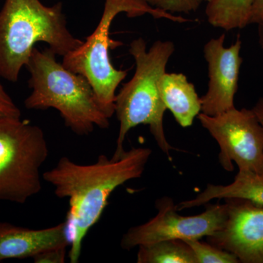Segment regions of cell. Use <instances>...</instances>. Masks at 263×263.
I'll use <instances>...</instances> for the list:
<instances>
[{"mask_svg":"<svg viewBox=\"0 0 263 263\" xmlns=\"http://www.w3.org/2000/svg\"><path fill=\"white\" fill-rule=\"evenodd\" d=\"M21 110L0 83V117H21Z\"/></svg>","mask_w":263,"mask_h":263,"instance_id":"cell-19","label":"cell"},{"mask_svg":"<svg viewBox=\"0 0 263 263\" xmlns=\"http://www.w3.org/2000/svg\"><path fill=\"white\" fill-rule=\"evenodd\" d=\"M263 21V0H254L249 15V25Z\"/></svg>","mask_w":263,"mask_h":263,"instance_id":"cell-20","label":"cell"},{"mask_svg":"<svg viewBox=\"0 0 263 263\" xmlns=\"http://www.w3.org/2000/svg\"><path fill=\"white\" fill-rule=\"evenodd\" d=\"M159 90L164 105L179 125L183 128L193 125L195 117L201 113V100L186 76L165 72L159 81Z\"/></svg>","mask_w":263,"mask_h":263,"instance_id":"cell-12","label":"cell"},{"mask_svg":"<svg viewBox=\"0 0 263 263\" xmlns=\"http://www.w3.org/2000/svg\"><path fill=\"white\" fill-rule=\"evenodd\" d=\"M152 153L149 148H133L119 160L101 155L91 164L62 157L53 168L43 173V180L54 187L57 197L68 198L66 222L71 263L80 259L84 238L100 220L109 197L119 186L141 177Z\"/></svg>","mask_w":263,"mask_h":263,"instance_id":"cell-1","label":"cell"},{"mask_svg":"<svg viewBox=\"0 0 263 263\" xmlns=\"http://www.w3.org/2000/svg\"><path fill=\"white\" fill-rule=\"evenodd\" d=\"M252 110L258 118L259 122L261 123L263 127V98L259 99Z\"/></svg>","mask_w":263,"mask_h":263,"instance_id":"cell-21","label":"cell"},{"mask_svg":"<svg viewBox=\"0 0 263 263\" xmlns=\"http://www.w3.org/2000/svg\"><path fill=\"white\" fill-rule=\"evenodd\" d=\"M209 1H210V0H204V2H205V3H208V2Z\"/></svg>","mask_w":263,"mask_h":263,"instance_id":"cell-23","label":"cell"},{"mask_svg":"<svg viewBox=\"0 0 263 263\" xmlns=\"http://www.w3.org/2000/svg\"><path fill=\"white\" fill-rule=\"evenodd\" d=\"M157 214L141 226L133 227L123 235L121 247L131 250L139 246L171 239H200L214 235L224 226L227 206L224 204H209L206 210L195 216L178 214L174 200L163 197L156 202Z\"/></svg>","mask_w":263,"mask_h":263,"instance_id":"cell-8","label":"cell"},{"mask_svg":"<svg viewBox=\"0 0 263 263\" xmlns=\"http://www.w3.org/2000/svg\"><path fill=\"white\" fill-rule=\"evenodd\" d=\"M138 248V263H197L193 250L183 240H161Z\"/></svg>","mask_w":263,"mask_h":263,"instance_id":"cell-15","label":"cell"},{"mask_svg":"<svg viewBox=\"0 0 263 263\" xmlns=\"http://www.w3.org/2000/svg\"><path fill=\"white\" fill-rule=\"evenodd\" d=\"M60 247H70L66 221L39 230L0 221V262L9 259L32 258L43 251Z\"/></svg>","mask_w":263,"mask_h":263,"instance_id":"cell-11","label":"cell"},{"mask_svg":"<svg viewBox=\"0 0 263 263\" xmlns=\"http://www.w3.org/2000/svg\"><path fill=\"white\" fill-rule=\"evenodd\" d=\"M224 226L207 237L211 245L235 254L240 262L263 263V205L245 199H224Z\"/></svg>","mask_w":263,"mask_h":263,"instance_id":"cell-9","label":"cell"},{"mask_svg":"<svg viewBox=\"0 0 263 263\" xmlns=\"http://www.w3.org/2000/svg\"><path fill=\"white\" fill-rule=\"evenodd\" d=\"M245 199L263 205V174L239 171L234 181L228 185H207L206 188L192 200L179 202L178 211L205 205L214 199Z\"/></svg>","mask_w":263,"mask_h":263,"instance_id":"cell-13","label":"cell"},{"mask_svg":"<svg viewBox=\"0 0 263 263\" xmlns=\"http://www.w3.org/2000/svg\"><path fill=\"white\" fill-rule=\"evenodd\" d=\"M254 0H210L205 15L208 22L226 31L245 28L249 25V15Z\"/></svg>","mask_w":263,"mask_h":263,"instance_id":"cell-14","label":"cell"},{"mask_svg":"<svg viewBox=\"0 0 263 263\" xmlns=\"http://www.w3.org/2000/svg\"><path fill=\"white\" fill-rule=\"evenodd\" d=\"M258 25L259 43L263 49V21L257 24Z\"/></svg>","mask_w":263,"mask_h":263,"instance_id":"cell-22","label":"cell"},{"mask_svg":"<svg viewBox=\"0 0 263 263\" xmlns=\"http://www.w3.org/2000/svg\"><path fill=\"white\" fill-rule=\"evenodd\" d=\"M49 149L41 127L0 117V200L25 203L42 190L41 169Z\"/></svg>","mask_w":263,"mask_h":263,"instance_id":"cell-6","label":"cell"},{"mask_svg":"<svg viewBox=\"0 0 263 263\" xmlns=\"http://www.w3.org/2000/svg\"><path fill=\"white\" fill-rule=\"evenodd\" d=\"M197 118L219 144L223 168L232 172L234 162L239 171L263 174V127L252 109L234 108L213 117L200 113Z\"/></svg>","mask_w":263,"mask_h":263,"instance_id":"cell-7","label":"cell"},{"mask_svg":"<svg viewBox=\"0 0 263 263\" xmlns=\"http://www.w3.org/2000/svg\"><path fill=\"white\" fill-rule=\"evenodd\" d=\"M66 247H54L40 252L32 257L35 263H64L65 262Z\"/></svg>","mask_w":263,"mask_h":263,"instance_id":"cell-18","label":"cell"},{"mask_svg":"<svg viewBox=\"0 0 263 263\" xmlns=\"http://www.w3.org/2000/svg\"><path fill=\"white\" fill-rule=\"evenodd\" d=\"M226 34L212 38L204 46V57L209 67V88L201 100V113L216 116L235 108V95L243 59L239 36L230 47H224Z\"/></svg>","mask_w":263,"mask_h":263,"instance_id":"cell-10","label":"cell"},{"mask_svg":"<svg viewBox=\"0 0 263 263\" xmlns=\"http://www.w3.org/2000/svg\"><path fill=\"white\" fill-rule=\"evenodd\" d=\"M175 49L174 43L169 41H157L148 50L143 38L130 43L129 51L136 62V70L131 80L116 95L114 114L120 127L112 158L119 160L122 157L127 133L140 124L149 127L157 146L166 156L170 157L171 151L174 149L164 133V115L167 108L160 97L159 81Z\"/></svg>","mask_w":263,"mask_h":263,"instance_id":"cell-4","label":"cell"},{"mask_svg":"<svg viewBox=\"0 0 263 263\" xmlns=\"http://www.w3.org/2000/svg\"><path fill=\"white\" fill-rule=\"evenodd\" d=\"M122 13L129 18L148 14L155 19H167L175 23L192 22L181 15L154 8L144 0H105L98 27L80 47L63 57L62 65L89 81L102 110L109 119L115 113L116 91L127 76V70H117L114 67L109 55V48L122 44L109 37L112 22Z\"/></svg>","mask_w":263,"mask_h":263,"instance_id":"cell-5","label":"cell"},{"mask_svg":"<svg viewBox=\"0 0 263 263\" xmlns=\"http://www.w3.org/2000/svg\"><path fill=\"white\" fill-rule=\"evenodd\" d=\"M193 250L197 263H239L238 257L228 251L223 250L200 239L183 240Z\"/></svg>","mask_w":263,"mask_h":263,"instance_id":"cell-16","label":"cell"},{"mask_svg":"<svg viewBox=\"0 0 263 263\" xmlns=\"http://www.w3.org/2000/svg\"><path fill=\"white\" fill-rule=\"evenodd\" d=\"M41 42L64 57L84 41L67 29L62 3L48 7L41 0H5L0 10V77L16 82Z\"/></svg>","mask_w":263,"mask_h":263,"instance_id":"cell-2","label":"cell"},{"mask_svg":"<svg viewBox=\"0 0 263 263\" xmlns=\"http://www.w3.org/2000/svg\"><path fill=\"white\" fill-rule=\"evenodd\" d=\"M151 6L177 15L196 11L204 0H144Z\"/></svg>","mask_w":263,"mask_h":263,"instance_id":"cell-17","label":"cell"},{"mask_svg":"<svg viewBox=\"0 0 263 263\" xmlns=\"http://www.w3.org/2000/svg\"><path fill=\"white\" fill-rule=\"evenodd\" d=\"M49 48H34L26 67L30 73L32 93L24 105L30 110L54 108L60 112L66 127L78 136H88L95 127L106 129L109 118L99 103L89 81L57 61Z\"/></svg>","mask_w":263,"mask_h":263,"instance_id":"cell-3","label":"cell"}]
</instances>
